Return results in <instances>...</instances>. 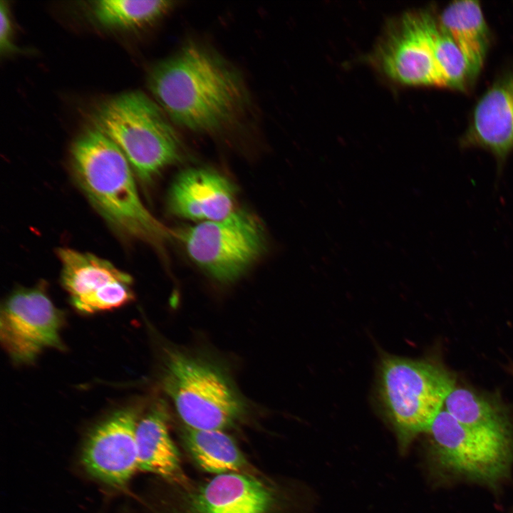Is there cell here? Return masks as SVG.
<instances>
[{
  "label": "cell",
  "instance_id": "obj_1",
  "mask_svg": "<svg viewBox=\"0 0 513 513\" xmlns=\"http://www.w3.org/2000/svg\"><path fill=\"white\" fill-rule=\"evenodd\" d=\"M148 86L175 123L199 133H214L231 125L251 103L239 70L196 43H187L156 64Z\"/></svg>",
  "mask_w": 513,
  "mask_h": 513
},
{
  "label": "cell",
  "instance_id": "obj_2",
  "mask_svg": "<svg viewBox=\"0 0 513 513\" xmlns=\"http://www.w3.org/2000/svg\"><path fill=\"white\" fill-rule=\"evenodd\" d=\"M76 182L116 231L161 248L172 235L143 204L123 151L98 127L86 130L71 150Z\"/></svg>",
  "mask_w": 513,
  "mask_h": 513
},
{
  "label": "cell",
  "instance_id": "obj_3",
  "mask_svg": "<svg viewBox=\"0 0 513 513\" xmlns=\"http://www.w3.org/2000/svg\"><path fill=\"white\" fill-rule=\"evenodd\" d=\"M95 120L145 183L182 159V144L175 129L160 105L143 93L132 91L109 99L98 108Z\"/></svg>",
  "mask_w": 513,
  "mask_h": 513
},
{
  "label": "cell",
  "instance_id": "obj_4",
  "mask_svg": "<svg viewBox=\"0 0 513 513\" xmlns=\"http://www.w3.org/2000/svg\"><path fill=\"white\" fill-rule=\"evenodd\" d=\"M455 386L450 373L427 361L388 356L381 362L378 395L400 450L428 432Z\"/></svg>",
  "mask_w": 513,
  "mask_h": 513
},
{
  "label": "cell",
  "instance_id": "obj_5",
  "mask_svg": "<svg viewBox=\"0 0 513 513\" xmlns=\"http://www.w3.org/2000/svg\"><path fill=\"white\" fill-rule=\"evenodd\" d=\"M162 385L190 428L223 430L245 410L242 400L222 371L177 351L167 353Z\"/></svg>",
  "mask_w": 513,
  "mask_h": 513
},
{
  "label": "cell",
  "instance_id": "obj_6",
  "mask_svg": "<svg viewBox=\"0 0 513 513\" xmlns=\"http://www.w3.org/2000/svg\"><path fill=\"white\" fill-rule=\"evenodd\" d=\"M190 259L221 283L239 279L266 251L261 222L244 209L226 218L200 222L177 234Z\"/></svg>",
  "mask_w": 513,
  "mask_h": 513
},
{
  "label": "cell",
  "instance_id": "obj_7",
  "mask_svg": "<svg viewBox=\"0 0 513 513\" xmlns=\"http://www.w3.org/2000/svg\"><path fill=\"white\" fill-rule=\"evenodd\" d=\"M428 433L432 457L445 470L494 483L510 467L512 443L509 430L467 425L442 409Z\"/></svg>",
  "mask_w": 513,
  "mask_h": 513
},
{
  "label": "cell",
  "instance_id": "obj_8",
  "mask_svg": "<svg viewBox=\"0 0 513 513\" xmlns=\"http://www.w3.org/2000/svg\"><path fill=\"white\" fill-rule=\"evenodd\" d=\"M63 314L50 299L44 284L19 288L1 305V345L14 363H33L46 349L63 348Z\"/></svg>",
  "mask_w": 513,
  "mask_h": 513
},
{
  "label": "cell",
  "instance_id": "obj_9",
  "mask_svg": "<svg viewBox=\"0 0 513 513\" xmlns=\"http://www.w3.org/2000/svg\"><path fill=\"white\" fill-rule=\"evenodd\" d=\"M437 24V19L428 11L403 15L376 48L375 58L382 71L402 84L446 88L433 51Z\"/></svg>",
  "mask_w": 513,
  "mask_h": 513
},
{
  "label": "cell",
  "instance_id": "obj_10",
  "mask_svg": "<svg viewBox=\"0 0 513 513\" xmlns=\"http://www.w3.org/2000/svg\"><path fill=\"white\" fill-rule=\"evenodd\" d=\"M140 412L137 405L123 408L90 431L81 460L91 476L109 485L122 487L138 470L136 429Z\"/></svg>",
  "mask_w": 513,
  "mask_h": 513
},
{
  "label": "cell",
  "instance_id": "obj_11",
  "mask_svg": "<svg viewBox=\"0 0 513 513\" xmlns=\"http://www.w3.org/2000/svg\"><path fill=\"white\" fill-rule=\"evenodd\" d=\"M236 189L226 177L206 168H190L173 181L167 197L170 212L193 221L221 220L234 210Z\"/></svg>",
  "mask_w": 513,
  "mask_h": 513
},
{
  "label": "cell",
  "instance_id": "obj_12",
  "mask_svg": "<svg viewBox=\"0 0 513 513\" xmlns=\"http://www.w3.org/2000/svg\"><path fill=\"white\" fill-rule=\"evenodd\" d=\"M461 145L488 150L502 168L513 151V69L497 80L479 99Z\"/></svg>",
  "mask_w": 513,
  "mask_h": 513
},
{
  "label": "cell",
  "instance_id": "obj_13",
  "mask_svg": "<svg viewBox=\"0 0 513 513\" xmlns=\"http://www.w3.org/2000/svg\"><path fill=\"white\" fill-rule=\"evenodd\" d=\"M276 490L245 472L217 475L191 496L187 513H274Z\"/></svg>",
  "mask_w": 513,
  "mask_h": 513
},
{
  "label": "cell",
  "instance_id": "obj_14",
  "mask_svg": "<svg viewBox=\"0 0 513 513\" xmlns=\"http://www.w3.org/2000/svg\"><path fill=\"white\" fill-rule=\"evenodd\" d=\"M164 405L155 403L140 417L136 429L138 470L159 475L178 484H187L180 456L167 428Z\"/></svg>",
  "mask_w": 513,
  "mask_h": 513
},
{
  "label": "cell",
  "instance_id": "obj_15",
  "mask_svg": "<svg viewBox=\"0 0 513 513\" xmlns=\"http://www.w3.org/2000/svg\"><path fill=\"white\" fill-rule=\"evenodd\" d=\"M61 280L72 305L87 299L120 281H133L128 273L108 260L70 248L58 249Z\"/></svg>",
  "mask_w": 513,
  "mask_h": 513
},
{
  "label": "cell",
  "instance_id": "obj_16",
  "mask_svg": "<svg viewBox=\"0 0 513 513\" xmlns=\"http://www.w3.org/2000/svg\"><path fill=\"white\" fill-rule=\"evenodd\" d=\"M438 21L460 50L475 79L483 67L489 31L477 1H455L442 11Z\"/></svg>",
  "mask_w": 513,
  "mask_h": 513
},
{
  "label": "cell",
  "instance_id": "obj_17",
  "mask_svg": "<svg viewBox=\"0 0 513 513\" xmlns=\"http://www.w3.org/2000/svg\"><path fill=\"white\" fill-rule=\"evenodd\" d=\"M183 440L190 454L205 472L217 475L244 472L247 462L234 440L222 430L186 427Z\"/></svg>",
  "mask_w": 513,
  "mask_h": 513
},
{
  "label": "cell",
  "instance_id": "obj_18",
  "mask_svg": "<svg viewBox=\"0 0 513 513\" xmlns=\"http://www.w3.org/2000/svg\"><path fill=\"white\" fill-rule=\"evenodd\" d=\"M173 4L164 0H101L93 2L92 11L97 21L104 26L136 28L158 20Z\"/></svg>",
  "mask_w": 513,
  "mask_h": 513
},
{
  "label": "cell",
  "instance_id": "obj_19",
  "mask_svg": "<svg viewBox=\"0 0 513 513\" xmlns=\"http://www.w3.org/2000/svg\"><path fill=\"white\" fill-rule=\"evenodd\" d=\"M443 406L447 413L462 424L509 430L502 411L489 400L470 389L454 386L447 395Z\"/></svg>",
  "mask_w": 513,
  "mask_h": 513
},
{
  "label": "cell",
  "instance_id": "obj_20",
  "mask_svg": "<svg viewBox=\"0 0 513 513\" xmlns=\"http://www.w3.org/2000/svg\"><path fill=\"white\" fill-rule=\"evenodd\" d=\"M433 51L446 88L464 90L474 80L464 56L438 19L433 36Z\"/></svg>",
  "mask_w": 513,
  "mask_h": 513
},
{
  "label": "cell",
  "instance_id": "obj_21",
  "mask_svg": "<svg viewBox=\"0 0 513 513\" xmlns=\"http://www.w3.org/2000/svg\"><path fill=\"white\" fill-rule=\"evenodd\" d=\"M12 24L9 10L4 1L0 4V51L1 53H7L17 50L12 43Z\"/></svg>",
  "mask_w": 513,
  "mask_h": 513
}]
</instances>
